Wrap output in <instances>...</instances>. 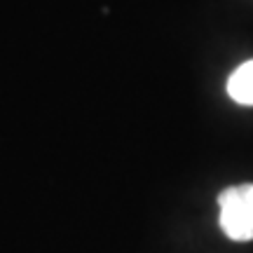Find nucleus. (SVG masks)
I'll list each match as a JSON object with an SVG mask.
<instances>
[{
    "label": "nucleus",
    "instance_id": "obj_1",
    "mask_svg": "<svg viewBox=\"0 0 253 253\" xmlns=\"http://www.w3.org/2000/svg\"><path fill=\"white\" fill-rule=\"evenodd\" d=\"M218 223L232 242L253 239V183L230 185L218 195Z\"/></svg>",
    "mask_w": 253,
    "mask_h": 253
},
{
    "label": "nucleus",
    "instance_id": "obj_2",
    "mask_svg": "<svg viewBox=\"0 0 253 253\" xmlns=\"http://www.w3.org/2000/svg\"><path fill=\"white\" fill-rule=\"evenodd\" d=\"M227 96L239 106H253V59L237 66L227 78Z\"/></svg>",
    "mask_w": 253,
    "mask_h": 253
}]
</instances>
